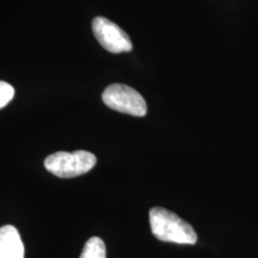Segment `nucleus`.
<instances>
[{
    "label": "nucleus",
    "instance_id": "nucleus-4",
    "mask_svg": "<svg viewBox=\"0 0 258 258\" xmlns=\"http://www.w3.org/2000/svg\"><path fill=\"white\" fill-rule=\"evenodd\" d=\"M92 31L99 44L110 53L120 54L133 49V44L128 35L108 18H93Z\"/></svg>",
    "mask_w": 258,
    "mask_h": 258
},
{
    "label": "nucleus",
    "instance_id": "nucleus-5",
    "mask_svg": "<svg viewBox=\"0 0 258 258\" xmlns=\"http://www.w3.org/2000/svg\"><path fill=\"white\" fill-rule=\"evenodd\" d=\"M0 258H24V245L19 232L11 225L0 227Z\"/></svg>",
    "mask_w": 258,
    "mask_h": 258
},
{
    "label": "nucleus",
    "instance_id": "nucleus-3",
    "mask_svg": "<svg viewBox=\"0 0 258 258\" xmlns=\"http://www.w3.org/2000/svg\"><path fill=\"white\" fill-rule=\"evenodd\" d=\"M104 104L112 110L137 117H143L147 112V104L144 97L137 90L123 84H112L102 95Z\"/></svg>",
    "mask_w": 258,
    "mask_h": 258
},
{
    "label": "nucleus",
    "instance_id": "nucleus-1",
    "mask_svg": "<svg viewBox=\"0 0 258 258\" xmlns=\"http://www.w3.org/2000/svg\"><path fill=\"white\" fill-rule=\"evenodd\" d=\"M150 224L153 235L161 241L189 245L198 241V234L192 226L165 208L151 209Z\"/></svg>",
    "mask_w": 258,
    "mask_h": 258
},
{
    "label": "nucleus",
    "instance_id": "nucleus-7",
    "mask_svg": "<svg viewBox=\"0 0 258 258\" xmlns=\"http://www.w3.org/2000/svg\"><path fill=\"white\" fill-rule=\"evenodd\" d=\"M15 97V89L9 83L0 80V109L9 104Z\"/></svg>",
    "mask_w": 258,
    "mask_h": 258
},
{
    "label": "nucleus",
    "instance_id": "nucleus-2",
    "mask_svg": "<svg viewBox=\"0 0 258 258\" xmlns=\"http://www.w3.org/2000/svg\"><path fill=\"white\" fill-rule=\"evenodd\" d=\"M96 163L95 154L88 151L56 152L46 158L44 167L60 178H72L88 173L95 167Z\"/></svg>",
    "mask_w": 258,
    "mask_h": 258
},
{
    "label": "nucleus",
    "instance_id": "nucleus-6",
    "mask_svg": "<svg viewBox=\"0 0 258 258\" xmlns=\"http://www.w3.org/2000/svg\"><path fill=\"white\" fill-rule=\"evenodd\" d=\"M80 258H106L104 241L98 237L90 238L84 246Z\"/></svg>",
    "mask_w": 258,
    "mask_h": 258
}]
</instances>
